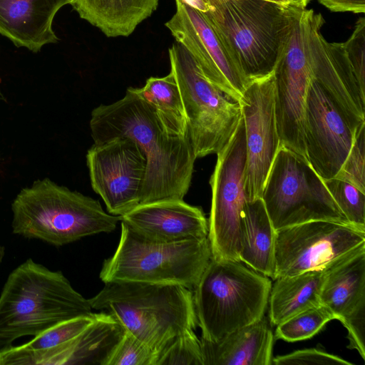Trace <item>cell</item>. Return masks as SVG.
Segmentation results:
<instances>
[{"label": "cell", "instance_id": "31", "mask_svg": "<svg viewBox=\"0 0 365 365\" xmlns=\"http://www.w3.org/2000/svg\"><path fill=\"white\" fill-rule=\"evenodd\" d=\"M365 123L356 130L351 148L336 178L345 180L365 192Z\"/></svg>", "mask_w": 365, "mask_h": 365}, {"label": "cell", "instance_id": "20", "mask_svg": "<svg viewBox=\"0 0 365 365\" xmlns=\"http://www.w3.org/2000/svg\"><path fill=\"white\" fill-rule=\"evenodd\" d=\"M71 0H0V34L17 47L38 52L58 38L52 29L58 11Z\"/></svg>", "mask_w": 365, "mask_h": 365}, {"label": "cell", "instance_id": "32", "mask_svg": "<svg viewBox=\"0 0 365 365\" xmlns=\"http://www.w3.org/2000/svg\"><path fill=\"white\" fill-rule=\"evenodd\" d=\"M272 365H354L334 354L317 349H305L277 356Z\"/></svg>", "mask_w": 365, "mask_h": 365}, {"label": "cell", "instance_id": "34", "mask_svg": "<svg viewBox=\"0 0 365 365\" xmlns=\"http://www.w3.org/2000/svg\"><path fill=\"white\" fill-rule=\"evenodd\" d=\"M331 11L364 13L365 0H318Z\"/></svg>", "mask_w": 365, "mask_h": 365}, {"label": "cell", "instance_id": "18", "mask_svg": "<svg viewBox=\"0 0 365 365\" xmlns=\"http://www.w3.org/2000/svg\"><path fill=\"white\" fill-rule=\"evenodd\" d=\"M320 304L348 331V347L365 359V242L324 269Z\"/></svg>", "mask_w": 365, "mask_h": 365}, {"label": "cell", "instance_id": "13", "mask_svg": "<svg viewBox=\"0 0 365 365\" xmlns=\"http://www.w3.org/2000/svg\"><path fill=\"white\" fill-rule=\"evenodd\" d=\"M86 163L91 187L109 214L121 217L140 204L147 161L133 140L117 137L93 143Z\"/></svg>", "mask_w": 365, "mask_h": 365}, {"label": "cell", "instance_id": "36", "mask_svg": "<svg viewBox=\"0 0 365 365\" xmlns=\"http://www.w3.org/2000/svg\"><path fill=\"white\" fill-rule=\"evenodd\" d=\"M287 5H292L300 8H306L311 0H284Z\"/></svg>", "mask_w": 365, "mask_h": 365}, {"label": "cell", "instance_id": "15", "mask_svg": "<svg viewBox=\"0 0 365 365\" xmlns=\"http://www.w3.org/2000/svg\"><path fill=\"white\" fill-rule=\"evenodd\" d=\"M324 19L306 9V41L312 77L332 99L354 128L365 123V88L359 82L342 43L321 34Z\"/></svg>", "mask_w": 365, "mask_h": 365}, {"label": "cell", "instance_id": "17", "mask_svg": "<svg viewBox=\"0 0 365 365\" xmlns=\"http://www.w3.org/2000/svg\"><path fill=\"white\" fill-rule=\"evenodd\" d=\"M176 11L165 23L176 41L192 56L206 78L240 101L249 81L230 56L200 11L175 0Z\"/></svg>", "mask_w": 365, "mask_h": 365}, {"label": "cell", "instance_id": "19", "mask_svg": "<svg viewBox=\"0 0 365 365\" xmlns=\"http://www.w3.org/2000/svg\"><path fill=\"white\" fill-rule=\"evenodd\" d=\"M120 218L150 240L170 242L208 237V220L202 210L183 200L139 204Z\"/></svg>", "mask_w": 365, "mask_h": 365}, {"label": "cell", "instance_id": "9", "mask_svg": "<svg viewBox=\"0 0 365 365\" xmlns=\"http://www.w3.org/2000/svg\"><path fill=\"white\" fill-rule=\"evenodd\" d=\"M261 198L276 231L314 220L349 224L307 158L282 145Z\"/></svg>", "mask_w": 365, "mask_h": 365}, {"label": "cell", "instance_id": "5", "mask_svg": "<svg viewBox=\"0 0 365 365\" xmlns=\"http://www.w3.org/2000/svg\"><path fill=\"white\" fill-rule=\"evenodd\" d=\"M13 233L63 246L83 237L113 232L120 221L99 201L48 178L23 188L11 204Z\"/></svg>", "mask_w": 365, "mask_h": 365}, {"label": "cell", "instance_id": "23", "mask_svg": "<svg viewBox=\"0 0 365 365\" xmlns=\"http://www.w3.org/2000/svg\"><path fill=\"white\" fill-rule=\"evenodd\" d=\"M159 0H71L79 16L108 37L128 36L157 9Z\"/></svg>", "mask_w": 365, "mask_h": 365}, {"label": "cell", "instance_id": "29", "mask_svg": "<svg viewBox=\"0 0 365 365\" xmlns=\"http://www.w3.org/2000/svg\"><path fill=\"white\" fill-rule=\"evenodd\" d=\"M155 365H204L200 339L194 330L178 335L158 352Z\"/></svg>", "mask_w": 365, "mask_h": 365}, {"label": "cell", "instance_id": "22", "mask_svg": "<svg viewBox=\"0 0 365 365\" xmlns=\"http://www.w3.org/2000/svg\"><path fill=\"white\" fill-rule=\"evenodd\" d=\"M97 313L61 322L29 341L0 353V365H61L67 344L96 318Z\"/></svg>", "mask_w": 365, "mask_h": 365}, {"label": "cell", "instance_id": "10", "mask_svg": "<svg viewBox=\"0 0 365 365\" xmlns=\"http://www.w3.org/2000/svg\"><path fill=\"white\" fill-rule=\"evenodd\" d=\"M217 156L210 179L212 203L207 237L212 257L240 261L243 218L247 202L245 190L247 151L242 116Z\"/></svg>", "mask_w": 365, "mask_h": 365}, {"label": "cell", "instance_id": "37", "mask_svg": "<svg viewBox=\"0 0 365 365\" xmlns=\"http://www.w3.org/2000/svg\"><path fill=\"white\" fill-rule=\"evenodd\" d=\"M203 1L207 4H208L210 6H211L212 4H214L215 3L223 1H225V0H203ZM269 1H272L279 3V4H284V5H287L284 0H269Z\"/></svg>", "mask_w": 365, "mask_h": 365}, {"label": "cell", "instance_id": "6", "mask_svg": "<svg viewBox=\"0 0 365 365\" xmlns=\"http://www.w3.org/2000/svg\"><path fill=\"white\" fill-rule=\"evenodd\" d=\"M272 282L242 262L211 258L192 290L201 338L217 341L264 316Z\"/></svg>", "mask_w": 365, "mask_h": 365}, {"label": "cell", "instance_id": "14", "mask_svg": "<svg viewBox=\"0 0 365 365\" xmlns=\"http://www.w3.org/2000/svg\"><path fill=\"white\" fill-rule=\"evenodd\" d=\"M244 120L247 162L245 190L247 201L261 198L279 148L274 108L273 73L248 83L239 101Z\"/></svg>", "mask_w": 365, "mask_h": 365}, {"label": "cell", "instance_id": "8", "mask_svg": "<svg viewBox=\"0 0 365 365\" xmlns=\"http://www.w3.org/2000/svg\"><path fill=\"white\" fill-rule=\"evenodd\" d=\"M169 57L195 155L198 158L217 154L242 116L240 104L206 78L195 58L180 43L176 41L170 48Z\"/></svg>", "mask_w": 365, "mask_h": 365}, {"label": "cell", "instance_id": "11", "mask_svg": "<svg viewBox=\"0 0 365 365\" xmlns=\"http://www.w3.org/2000/svg\"><path fill=\"white\" fill-rule=\"evenodd\" d=\"M273 74L280 144L306 157L304 121L312 78L306 41V8L293 6L289 31Z\"/></svg>", "mask_w": 365, "mask_h": 365}, {"label": "cell", "instance_id": "2", "mask_svg": "<svg viewBox=\"0 0 365 365\" xmlns=\"http://www.w3.org/2000/svg\"><path fill=\"white\" fill-rule=\"evenodd\" d=\"M91 309L61 272L28 259L9 274L0 294V353L20 337L35 336Z\"/></svg>", "mask_w": 365, "mask_h": 365}, {"label": "cell", "instance_id": "3", "mask_svg": "<svg viewBox=\"0 0 365 365\" xmlns=\"http://www.w3.org/2000/svg\"><path fill=\"white\" fill-rule=\"evenodd\" d=\"M88 302L92 309L112 315L156 354L198 326L192 291L180 285L108 282Z\"/></svg>", "mask_w": 365, "mask_h": 365}, {"label": "cell", "instance_id": "16", "mask_svg": "<svg viewBox=\"0 0 365 365\" xmlns=\"http://www.w3.org/2000/svg\"><path fill=\"white\" fill-rule=\"evenodd\" d=\"M357 129L312 77L304 113V146L307 159L323 180L336 175Z\"/></svg>", "mask_w": 365, "mask_h": 365}, {"label": "cell", "instance_id": "35", "mask_svg": "<svg viewBox=\"0 0 365 365\" xmlns=\"http://www.w3.org/2000/svg\"><path fill=\"white\" fill-rule=\"evenodd\" d=\"M184 4L195 9L201 12L207 11L211 7L203 0H180Z\"/></svg>", "mask_w": 365, "mask_h": 365}, {"label": "cell", "instance_id": "4", "mask_svg": "<svg viewBox=\"0 0 365 365\" xmlns=\"http://www.w3.org/2000/svg\"><path fill=\"white\" fill-rule=\"evenodd\" d=\"M202 12L250 82L274 68L287 37L292 5L269 0H225Z\"/></svg>", "mask_w": 365, "mask_h": 365}, {"label": "cell", "instance_id": "33", "mask_svg": "<svg viewBox=\"0 0 365 365\" xmlns=\"http://www.w3.org/2000/svg\"><path fill=\"white\" fill-rule=\"evenodd\" d=\"M360 84L365 88V19H359L351 36L342 43Z\"/></svg>", "mask_w": 365, "mask_h": 365}, {"label": "cell", "instance_id": "26", "mask_svg": "<svg viewBox=\"0 0 365 365\" xmlns=\"http://www.w3.org/2000/svg\"><path fill=\"white\" fill-rule=\"evenodd\" d=\"M138 96L153 106L173 129L188 135L186 116L179 87L174 73L164 77H150L142 88H132Z\"/></svg>", "mask_w": 365, "mask_h": 365}, {"label": "cell", "instance_id": "24", "mask_svg": "<svg viewBox=\"0 0 365 365\" xmlns=\"http://www.w3.org/2000/svg\"><path fill=\"white\" fill-rule=\"evenodd\" d=\"M275 237L276 230L262 198L247 201L243 218L240 261L274 279Z\"/></svg>", "mask_w": 365, "mask_h": 365}, {"label": "cell", "instance_id": "30", "mask_svg": "<svg viewBox=\"0 0 365 365\" xmlns=\"http://www.w3.org/2000/svg\"><path fill=\"white\" fill-rule=\"evenodd\" d=\"M156 359L155 351L124 329L103 365H155Z\"/></svg>", "mask_w": 365, "mask_h": 365}, {"label": "cell", "instance_id": "27", "mask_svg": "<svg viewBox=\"0 0 365 365\" xmlns=\"http://www.w3.org/2000/svg\"><path fill=\"white\" fill-rule=\"evenodd\" d=\"M332 319H335L334 315L324 306L310 307L278 324L274 336L291 342L307 339Z\"/></svg>", "mask_w": 365, "mask_h": 365}, {"label": "cell", "instance_id": "1", "mask_svg": "<svg viewBox=\"0 0 365 365\" xmlns=\"http://www.w3.org/2000/svg\"><path fill=\"white\" fill-rule=\"evenodd\" d=\"M89 125L94 143L125 137L144 153L147 166L140 204L183 200L197 159L189 135L170 126L130 87L120 100L95 108Z\"/></svg>", "mask_w": 365, "mask_h": 365}, {"label": "cell", "instance_id": "28", "mask_svg": "<svg viewBox=\"0 0 365 365\" xmlns=\"http://www.w3.org/2000/svg\"><path fill=\"white\" fill-rule=\"evenodd\" d=\"M336 205L351 225L365 230V192L336 178L324 180Z\"/></svg>", "mask_w": 365, "mask_h": 365}, {"label": "cell", "instance_id": "38", "mask_svg": "<svg viewBox=\"0 0 365 365\" xmlns=\"http://www.w3.org/2000/svg\"><path fill=\"white\" fill-rule=\"evenodd\" d=\"M4 255H5V248L3 245H1L0 244V265L3 261Z\"/></svg>", "mask_w": 365, "mask_h": 365}, {"label": "cell", "instance_id": "7", "mask_svg": "<svg viewBox=\"0 0 365 365\" xmlns=\"http://www.w3.org/2000/svg\"><path fill=\"white\" fill-rule=\"evenodd\" d=\"M120 227L118 245L100 272L104 283L177 284L192 291L212 258L208 237L158 242L141 237L123 222Z\"/></svg>", "mask_w": 365, "mask_h": 365}, {"label": "cell", "instance_id": "12", "mask_svg": "<svg viewBox=\"0 0 365 365\" xmlns=\"http://www.w3.org/2000/svg\"><path fill=\"white\" fill-rule=\"evenodd\" d=\"M365 242V230L329 220L309 221L276 231L275 278L322 269Z\"/></svg>", "mask_w": 365, "mask_h": 365}, {"label": "cell", "instance_id": "25", "mask_svg": "<svg viewBox=\"0 0 365 365\" xmlns=\"http://www.w3.org/2000/svg\"><path fill=\"white\" fill-rule=\"evenodd\" d=\"M274 280L268 301L271 324L277 325L298 312L321 304L323 269Z\"/></svg>", "mask_w": 365, "mask_h": 365}, {"label": "cell", "instance_id": "21", "mask_svg": "<svg viewBox=\"0 0 365 365\" xmlns=\"http://www.w3.org/2000/svg\"><path fill=\"white\" fill-rule=\"evenodd\" d=\"M274 339L264 316L217 341L200 338L204 365H271Z\"/></svg>", "mask_w": 365, "mask_h": 365}]
</instances>
